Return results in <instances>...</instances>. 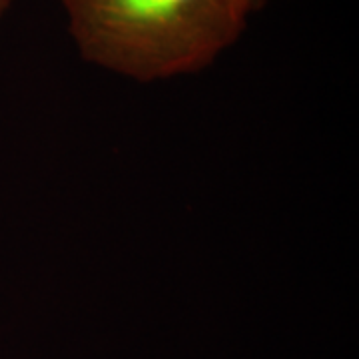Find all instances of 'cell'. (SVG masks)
I'll return each mask as SVG.
<instances>
[{"mask_svg":"<svg viewBox=\"0 0 359 359\" xmlns=\"http://www.w3.org/2000/svg\"><path fill=\"white\" fill-rule=\"evenodd\" d=\"M11 4H13V0H0V18L11 8Z\"/></svg>","mask_w":359,"mask_h":359,"instance_id":"cell-2","label":"cell"},{"mask_svg":"<svg viewBox=\"0 0 359 359\" xmlns=\"http://www.w3.org/2000/svg\"><path fill=\"white\" fill-rule=\"evenodd\" d=\"M90 65L138 82L200 72L236 44L254 0H60Z\"/></svg>","mask_w":359,"mask_h":359,"instance_id":"cell-1","label":"cell"},{"mask_svg":"<svg viewBox=\"0 0 359 359\" xmlns=\"http://www.w3.org/2000/svg\"><path fill=\"white\" fill-rule=\"evenodd\" d=\"M254 2H256V8L259 11V8H262V6H264V4H266L268 0H254Z\"/></svg>","mask_w":359,"mask_h":359,"instance_id":"cell-3","label":"cell"}]
</instances>
